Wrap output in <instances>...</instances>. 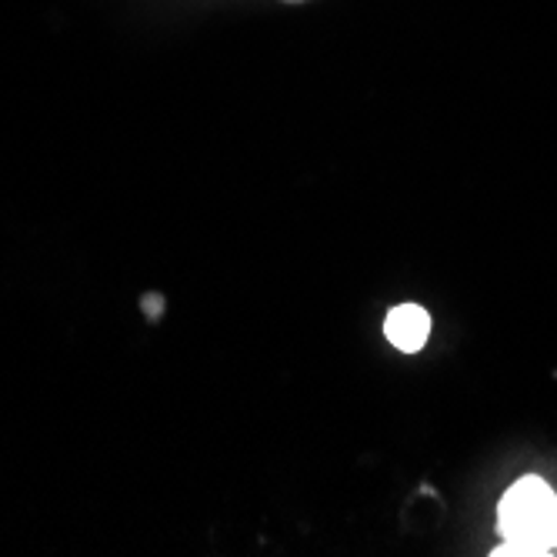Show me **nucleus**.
<instances>
[{"mask_svg": "<svg viewBox=\"0 0 557 557\" xmlns=\"http://www.w3.org/2000/svg\"><path fill=\"white\" fill-rule=\"evenodd\" d=\"M500 544L491 557H547L557 547V494L554 487L528 474L508 487L497 504Z\"/></svg>", "mask_w": 557, "mask_h": 557, "instance_id": "1", "label": "nucleus"}, {"mask_svg": "<svg viewBox=\"0 0 557 557\" xmlns=\"http://www.w3.org/2000/svg\"><path fill=\"white\" fill-rule=\"evenodd\" d=\"M384 337L404 354H418L431 337V314L421 304H397L384 318Z\"/></svg>", "mask_w": 557, "mask_h": 557, "instance_id": "2", "label": "nucleus"}, {"mask_svg": "<svg viewBox=\"0 0 557 557\" xmlns=\"http://www.w3.org/2000/svg\"><path fill=\"white\" fill-rule=\"evenodd\" d=\"M284 4H304V0H284Z\"/></svg>", "mask_w": 557, "mask_h": 557, "instance_id": "4", "label": "nucleus"}, {"mask_svg": "<svg viewBox=\"0 0 557 557\" xmlns=\"http://www.w3.org/2000/svg\"><path fill=\"white\" fill-rule=\"evenodd\" d=\"M144 308H147V318H161L164 300H161V297H154V294H147V297H144Z\"/></svg>", "mask_w": 557, "mask_h": 557, "instance_id": "3", "label": "nucleus"}]
</instances>
